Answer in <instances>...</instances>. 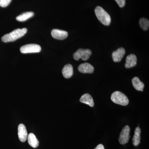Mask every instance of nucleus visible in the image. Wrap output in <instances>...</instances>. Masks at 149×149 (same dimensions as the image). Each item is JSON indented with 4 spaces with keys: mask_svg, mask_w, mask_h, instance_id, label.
Masks as SVG:
<instances>
[{
    "mask_svg": "<svg viewBox=\"0 0 149 149\" xmlns=\"http://www.w3.org/2000/svg\"><path fill=\"white\" fill-rule=\"evenodd\" d=\"M11 1L12 0H0V6L6 7L9 5Z\"/></svg>",
    "mask_w": 149,
    "mask_h": 149,
    "instance_id": "obj_19",
    "label": "nucleus"
},
{
    "mask_svg": "<svg viewBox=\"0 0 149 149\" xmlns=\"http://www.w3.org/2000/svg\"><path fill=\"white\" fill-rule=\"evenodd\" d=\"M41 47L37 44H28L22 46L20 51L22 54L36 53L41 51Z\"/></svg>",
    "mask_w": 149,
    "mask_h": 149,
    "instance_id": "obj_5",
    "label": "nucleus"
},
{
    "mask_svg": "<svg viewBox=\"0 0 149 149\" xmlns=\"http://www.w3.org/2000/svg\"><path fill=\"white\" fill-rule=\"evenodd\" d=\"M132 84L133 87L138 91L143 92L145 87V85L143 82H141L139 77H136L133 78L132 80Z\"/></svg>",
    "mask_w": 149,
    "mask_h": 149,
    "instance_id": "obj_15",
    "label": "nucleus"
},
{
    "mask_svg": "<svg viewBox=\"0 0 149 149\" xmlns=\"http://www.w3.org/2000/svg\"><path fill=\"white\" fill-rule=\"evenodd\" d=\"M18 138L22 142H24L27 140V132L25 125L23 124L19 125L18 128Z\"/></svg>",
    "mask_w": 149,
    "mask_h": 149,
    "instance_id": "obj_9",
    "label": "nucleus"
},
{
    "mask_svg": "<svg viewBox=\"0 0 149 149\" xmlns=\"http://www.w3.org/2000/svg\"><path fill=\"white\" fill-rule=\"evenodd\" d=\"M79 72L83 73H92L94 71L93 65L88 63H82L78 67Z\"/></svg>",
    "mask_w": 149,
    "mask_h": 149,
    "instance_id": "obj_10",
    "label": "nucleus"
},
{
    "mask_svg": "<svg viewBox=\"0 0 149 149\" xmlns=\"http://www.w3.org/2000/svg\"><path fill=\"white\" fill-rule=\"evenodd\" d=\"M139 24H140V27L143 30L146 31L148 29L149 21L148 19H147L145 18L141 19L139 22Z\"/></svg>",
    "mask_w": 149,
    "mask_h": 149,
    "instance_id": "obj_18",
    "label": "nucleus"
},
{
    "mask_svg": "<svg viewBox=\"0 0 149 149\" xmlns=\"http://www.w3.org/2000/svg\"><path fill=\"white\" fill-rule=\"evenodd\" d=\"M92 55V52L89 49H80L73 54V58L76 61L80 58L83 61L88 60Z\"/></svg>",
    "mask_w": 149,
    "mask_h": 149,
    "instance_id": "obj_4",
    "label": "nucleus"
},
{
    "mask_svg": "<svg viewBox=\"0 0 149 149\" xmlns=\"http://www.w3.org/2000/svg\"><path fill=\"white\" fill-rule=\"evenodd\" d=\"M130 127L128 125H126L120 132L118 139V141L120 144L123 145L128 143L130 137Z\"/></svg>",
    "mask_w": 149,
    "mask_h": 149,
    "instance_id": "obj_6",
    "label": "nucleus"
},
{
    "mask_svg": "<svg viewBox=\"0 0 149 149\" xmlns=\"http://www.w3.org/2000/svg\"><path fill=\"white\" fill-rule=\"evenodd\" d=\"M141 129L139 126L136 127L134 131V135L133 136L132 143L134 146H138L141 143Z\"/></svg>",
    "mask_w": 149,
    "mask_h": 149,
    "instance_id": "obj_12",
    "label": "nucleus"
},
{
    "mask_svg": "<svg viewBox=\"0 0 149 149\" xmlns=\"http://www.w3.org/2000/svg\"><path fill=\"white\" fill-rule=\"evenodd\" d=\"M137 59L136 56L133 54H131L127 56L126 58V63L125 65L126 68H130L136 66L137 64Z\"/></svg>",
    "mask_w": 149,
    "mask_h": 149,
    "instance_id": "obj_11",
    "label": "nucleus"
},
{
    "mask_svg": "<svg viewBox=\"0 0 149 149\" xmlns=\"http://www.w3.org/2000/svg\"><path fill=\"white\" fill-rule=\"evenodd\" d=\"M27 28L15 29L11 32L4 35L2 37V41L4 42H14L17 39L21 38L27 32Z\"/></svg>",
    "mask_w": 149,
    "mask_h": 149,
    "instance_id": "obj_1",
    "label": "nucleus"
},
{
    "mask_svg": "<svg viewBox=\"0 0 149 149\" xmlns=\"http://www.w3.org/2000/svg\"><path fill=\"white\" fill-rule=\"evenodd\" d=\"M120 8L123 7L125 5V0H115Z\"/></svg>",
    "mask_w": 149,
    "mask_h": 149,
    "instance_id": "obj_20",
    "label": "nucleus"
},
{
    "mask_svg": "<svg viewBox=\"0 0 149 149\" xmlns=\"http://www.w3.org/2000/svg\"><path fill=\"white\" fill-rule=\"evenodd\" d=\"M94 149H105L104 148V146L103 145H102V144H99V145H98L97 147H96Z\"/></svg>",
    "mask_w": 149,
    "mask_h": 149,
    "instance_id": "obj_21",
    "label": "nucleus"
},
{
    "mask_svg": "<svg viewBox=\"0 0 149 149\" xmlns=\"http://www.w3.org/2000/svg\"><path fill=\"white\" fill-rule=\"evenodd\" d=\"M111 99L114 103L122 106H126L129 103L127 96L119 91H115L112 94Z\"/></svg>",
    "mask_w": 149,
    "mask_h": 149,
    "instance_id": "obj_3",
    "label": "nucleus"
},
{
    "mask_svg": "<svg viewBox=\"0 0 149 149\" xmlns=\"http://www.w3.org/2000/svg\"><path fill=\"white\" fill-rule=\"evenodd\" d=\"M27 140H28V143L32 148H36L39 146V141L33 133H29L27 137Z\"/></svg>",
    "mask_w": 149,
    "mask_h": 149,
    "instance_id": "obj_16",
    "label": "nucleus"
},
{
    "mask_svg": "<svg viewBox=\"0 0 149 149\" xmlns=\"http://www.w3.org/2000/svg\"><path fill=\"white\" fill-rule=\"evenodd\" d=\"M51 34L53 38L58 40H64L68 36L67 32L58 29H53Z\"/></svg>",
    "mask_w": 149,
    "mask_h": 149,
    "instance_id": "obj_7",
    "label": "nucleus"
},
{
    "mask_svg": "<svg viewBox=\"0 0 149 149\" xmlns=\"http://www.w3.org/2000/svg\"><path fill=\"white\" fill-rule=\"evenodd\" d=\"M125 49L123 48H120L117 50L115 51L112 54L113 60L115 62H119L121 61L123 58L125 54Z\"/></svg>",
    "mask_w": 149,
    "mask_h": 149,
    "instance_id": "obj_8",
    "label": "nucleus"
},
{
    "mask_svg": "<svg viewBox=\"0 0 149 149\" xmlns=\"http://www.w3.org/2000/svg\"><path fill=\"white\" fill-rule=\"evenodd\" d=\"M62 74L65 78H69L73 74V67L71 64H68L65 65L62 70Z\"/></svg>",
    "mask_w": 149,
    "mask_h": 149,
    "instance_id": "obj_14",
    "label": "nucleus"
},
{
    "mask_svg": "<svg viewBox=\"0 0 149 149\" xmlns=\"http://www.w3.org/2000/svg\"><path fill=\"white\" fill-rule=\"evenodd\" d=\"M96 16L100 21L106 26H108L110 24L111 19L107 13L100 6H97L95 10Z\"/></svg>",
    "mask_w": 149,
    "mask_h": 149,
    "instance_id": "obj_2",
    "label": "nucleus"
},
{
    "mask_svg": "<svg viewBox=\"0 0 149 149\" xmlns=\"http://www.w3.org/2000/svg\"><path fill=\"white\" fill-rule=\"evenodd\" d=\"M80 101L81 103L88 104L91 107H94L95 104L92 96L88 93L83 95L80 98Z\"/></svg>",
    "mask_w": 149,
    "mask_h": 149,
    "instance_id": "obj_13",
    "label": "nucleus"
},
{
    "mask_svg": "<svg viewBox=\"0 0 149 149\" xmlns=\"http://www.w3.org/2000/svg\"><path fill=\"white\" fill-rule=\"evenodd\" d=\"M34 15V13L32 12H28L17 17L16 20L19 22L25 21L32 17Z\"/></svg>",
    "mask_w": 149,
    "mask_h": 149,
    "instance_id": "obj_17",
    "label": "nucleus"
}]
</instances>
